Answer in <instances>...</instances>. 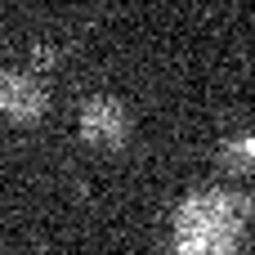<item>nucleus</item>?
Listing matches in <instances>:
<instances>
[{"label": "nucleus", "mask_w": 255, "mask_h": 255, "mask_svg": "<svg viewBox=\"0 0 255 255\" xmlns=\"http://www.w3.org/2000/svg\"><path fill=\"white\" fill-rule=\"evenodd\" d=\"M49 108V90L36 72H0V117L13 126L40 121Z\"/></svg>", "instance_id": "obj_2"}, {"label": "nucleus", "mask_w": 255, "mask_h": 255, "mask_svg": "<svg viewBox=\"0 0 255 255\" xmlns=\"http://www.w3.org/2000/svg\"><path fill=\"white\" fill-rule=\"evenodd\" d=\"M251 197L233 188H202L175 215V255H233L242 247Z\"/></svg>", "instance_id": "obj_1"}, {"label": "nucleus", "mask_w": 255, "mask_h": 255, "mask_svg": "<svg viewBox=\"0 0 255 255\" xmlns=\"http://www.w3.org/2000/svg\"><path fill=\"white\" fill-rule=\"evenodd\" d=\"M81 139L85 143H94V148H121L126 139H130V117H126V108L117 103V99H90L85 108H81Z\"/></svg>", "instance_id": "obj_3"}, {"label": "nucleus", "mask_w": 255, "mask_h": 255, "mask_svg": "<svg viewBox=\"0 0 255 255\" xmlns=\"http://www.w3.org/2000/svg\"><path fill=\"white\" fill-rule=\"evenodd\" d=\"M220 170L233 175V179H247L255 170V134H238L220 148Z\"/></svg>", "instance_id": "obj_4"}]
</instances>
